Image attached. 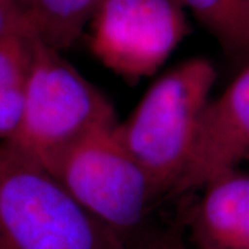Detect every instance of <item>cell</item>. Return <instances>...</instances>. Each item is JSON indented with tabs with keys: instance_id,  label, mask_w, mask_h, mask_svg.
I'll use <instances>...</instances> for the list:
<instances>
[{
	"instance_id": "9c48e42d",
	"label": "cell",
	"mask_w": 249,
	"mask_h": 249,
	"mask_svg": "<svg viewBox=\"0 0 249 249\" xmlns=\"http://www.w3.org/2000/svg\"><path fill=\"white\" fill-rule=\"evenodd\" d=\"M32 32L0 37V144L16 132L32 64Z\"/></svg>"
},
{
	"instance_id": "5b68a950",
	"label": "cell",
	"mask_w": 249,
	"mask_h": 249,
	"mask_svg": "<svg viewBox=\"0 0 249 249\" xmlns=\"http://www.w3.org/2000/svg\"><path fill=\"white\" fill-rule=\"evenodd\" d=\"M89 27L91 53L129 82L158 71L188 32L180 0H104Z\"/></svg>"
},
{
	"instance_id": "6da1fadb",
	"label": "cell",
	"mask_w": 249,
	"mask_h": 249,
	"mask_svg": "<svg viewBox=\"0 0 249 249\" xmlns=\"http://www.w3.org/2000/svg\"><path fill=\"white\" fill-rule=\"evenodd\" d=\"M118 124L112 104L97 86L37 36L21 119L1 142L53 173L64 155L97 130Z\"/></svg>"
},
{
	"instance_id": "52a82bcc",
	"label": "cell",
	"mask_w": 249,
	"mask_h": 249,
	"mask_svg": "<svg viewBox=\"0 0 249 249\" xmlns=\"http://www.w3.org/2000/svg\"><path fill=\"white\" fill-rule=\"evenodd\" d=\"M186 224L196 249H249V170H226L199 188Z\"/></svg>"
},
{
	"instance_id": "ba28073f",
	"label": "cell",
	"mask_w": 249,
	"mask_h": 249,
	"mask_svg": "<svg viewBox=\"0 0 249 249\" xmlns=\"http://www.w3.org/2000/svg\"><path fill=\"white\" fill-rule=\"evenodd\" d=\"M31 32L55 50L75 43L104 0H17Z\"/></svg>"
},
{
	"instance_id": "8992f818",
	"label": "cell",
	"mask_w": 249,
	"mask_h": 249,
	"mask_svg": "<svg viewBox=\"0 0 249 249\" xmlns=\"http://www.w3.org/2000/svg\"><path fill=\"white\" fill-rule=\"evenodd\" d=\"M249 162V60L206 108L196 150L175 196L198 191L208 180Z\"/></svg>"
},
{
	"instance_id": "7c38bea8",
	"label": "cell",
	"mask_w": 249,
	"mask_h": 249,
	"mask_svg": "<svg viewBox=\"0 0 249 249\" xmlns=\"http://www.w3.org/2000/svg\"><path fill=\"white\" fill-rule=\"evenodd\" d=\"M17 32H31L18 1L0 0V37Z\"/></svg>"
},
{
	"instance_id": "30bf717a",
	"label": "cell",
	"mask_w": 249,
	"mask_h": 249,
	"mask_svg": "<svg viewBox=\"0 0 249 249\" xmlns=\"http://www.w3.org/2000/svg\"><path fill=\"white\" fill-rule=\"evenodd\" d=\"M226 53L249 60V0H180Z\"/></svg>"
},
{
	"instance_id": "3957f363",
	"label": "cell",
	"mask_w": 249,
	"mask_h": 249,
	"mask_svg": "<svg viewBox=\"0 0 249 249\" xmlns=\"http://www.w3.org/2000/svg\"><path fill=\"white\" fill-rule=\"evenodd\" d=\"M0 249H129L49 170L0 144Z\"/></svg>"
},
{
	"instance_id": "7a4b0ae2",
	"label": "cell",
	"mask_w": 249,
	"mask_h": 249,
	"mask_svg": "<svg viewBox=\"0 0 249 249\" xmlns=\"http://www.w3.org/2000/svg\"><path fill=\"white\" fill-rule=\"evenodd\" d=\"M217 79L204 57L181 61L155 80L116 132L165 196H175L196 150Z\"/></svg>"
},
{
	"instance_id": "8fae6325",
	"label": "cell",
	"mask_w": 249,
	"mask_h": 249,
	"mask_svg": "<svg viewBox=\"0 0 249 249\" xmlns=\"http://www.w3.org/2000/svg\"><path fill=\"white\" fill-rule=\"evenodd\" d=\"M129 249H187L184 222H176L160 231L145 234Z\"/></svg>"
},
{
	"instance_id": "277c9868",
	"label": "cell",
	"mask_w": 249,
	"mask_h": 249,
	"mask_svg": "<svg viewBox=\"0 0 249 249\" xmlns=\"http://www.w3.org/2000/svg\"><path fill=\"white\" fill-rule=\"evenodd\" d=\"M116 126L97 130L76 144L53 175L130 248L145 235L152 211L165 196L124 147Z\"/></svg>"
}]
</instances>
